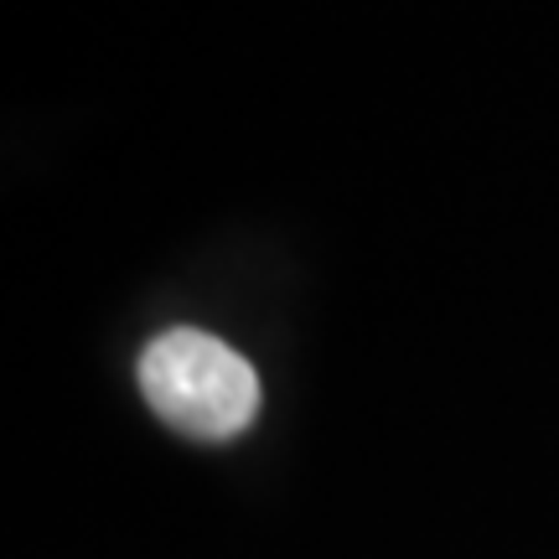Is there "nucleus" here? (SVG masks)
<instances>
[{
  "mask_svg": "<svg viewBox=\"0 0 559 559\" xmlns=\"http://www.w3.org/2000/svg\"><path fill=\"white\" fill-rule=\"evenodd\" d=\"M140 394L192 440H234L260 415L254 362L198 326H171L140 353Z\"/></svg>",
  "mask_w": 559,
  "mask_h": 559,
  "instance_id": "nucleus-1",
  "label": "nucleus"
}]
</instances>
